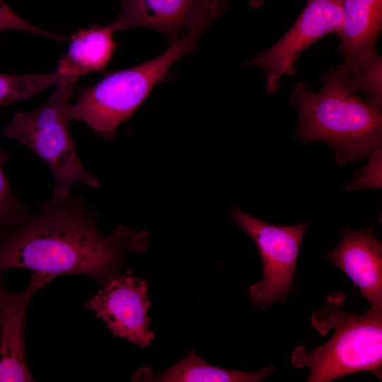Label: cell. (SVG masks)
<instances>
[{"label":"cell","instance_id":"e0dca14e","mask_svg":"<svg viewBox=\"0 0 382 382\" xmlns=\"http://www.w3.org/2000/svg\"><path fill=\"white\" fill-rule=\"evenodd\" d=\"M8 154L0 149V229L16 225L30 214L27 205L14 193L6 178L4 166Z\"/></svg>","mask_w":382,"mask_h":382},{"label":"cell","instance_id":"ac0fdd59","mask_svg":"<svg viewBox=\"0 0 382 382\" xmlns=\"http://www.w3.org/2000/svg\"><path fill=\"white\" fill-rule=\"evenodd\" d=\"M8 30L27 32L62 42L66 41L64 36L42 30L20 17L4 0H0V33Z\"/></svg>","mask_w":382,"mask_h":382},{"label":"cell","instance_id":"2e32d148","mask_svg":"<svg viewBox=\"0 0 382 382\" xmlns=\"http://www.w3.org/2000/svg\"><path fill=\"white\" fill-rule=\"evenodd\" d=\"M348 83L356 92L362 93L374 108H382V57L376 54L359 64L355 73L346 76Z\"/></svg>","mask_w":382,"mask_h":382},{"label":"cell","instance_id":"277c9868","mask_svg":"<svg viewBox=\"0 0 382 382\" xmlns=\"http://www.w3.org/2000/svg\"><path fill=\"white\" fill-rule=\"evenodd\" d=\"M206 27L205 22L195 21L158 57L110 73L94 85L81 88L76 101L69 105L70 120L81 121L96 134L112 139L117 127L133 116L153 88L173 77L171 66L185 54L198 50Z\"/></svg>","mask_w":382,"mask_h":382},{"label":"cell","instance_id":"3957f363","mask_svg":"<svg viewBox=\"0 0 382 382\" xmlns=\"http://www.w3.org/2000/svg\"><path fill=\"white\" fill-rule=\"evenodd\" d=\"M345 300L343 291L330 294L311 316L310 324L320 335L332 332L325 343L310 352L299 345L291 352L293 366L310 369L306 382H330L361 371L381 381L382 306L357 314L344 309Z\"/></svg>","mask_w":382,"mask_h":382},{"label":"cell","instance_id":"6da1fadb","mask_svg":"<svg viewBox=\"0 0 382 382\" xmlns=\"http://www.w3.org/2000/svg\"><path fill=\"white\" fill-rule=\"evenodd\" d=\"M39 212L0 229V273L26 269L57 277L86 274L101 287L120 274L129 251L144 253L148 233L125 226L104 236L98 213L71 192L38 203Z\"/></svg>","mask_w":382,"mask_h":382},{"label":"cell","instance_id":"8fae6325","mask_svg":"<svg viewBox=\"0 0 382 382\" xmlns=\"http://www.w3.org/2000/svg\"><path fill=\"white\" fill-rule=\"evenodd\" d=\"M327 260L352 280L370 306H382V244L372 227L345 226Z\"/></svg>","mask_w":382,"mask_h":382},{"label":"cell","instance_id":"d6986e66","mask_svg":"<svg viewBox=\"0 0 382 382\" xmlns=\"http://www.w3.org/2000/svg\"><path fill=\"white\" fill-rule=\"evenodd\" d=\"M369 157L366 165L356 170L354 180L349 185L348 190L381 187V147L373 149Z\"/></svg>","mask_w":382,"mask_h":382},{"label":"cell","instance_id":"5bb4252c","mask_svg":"<svg viewBox=\"0 0 382 382\" xmlns=\"http://www.w3.org/2000/svg\"><path fill=\"white\" fill-rule=\"evenodd\" d=\"M114 32L108 25L77 30L71 35L68 51L59 62L57 70L78 77L103 71L116 50Z\"/></svg>","mask_w":382,"mask_h":382},{"label":"cell","instance_id":"30bf717a","mask_svg":"<svg viewBox=\"0 0 382 382\" xmlns=\"http://www.w3.org/2000/svg\"><path fill=\"white\" fill-rule=\"evenodd\" d=\"M121 10L108 25L115 31L133 28L152 29L165 35L169 43L198 16L212 10L224 11L228 0H119Z\"/></svg>","mask_w":382,"mask_h":382},{"label":"cell","instance_id":"7a4b0ae2","mask_svg":"<svg viewBox=\"0 0 382 382\" xmlns=\"http://www.w3.org/2000/svg\"><path fill=\"white\" fill-rule=\"evenodd\" d=\"M320 79L323 83L317 92L303 82L291 91L289 102L299 115L294 138L325 142L340 163L369 157L381 146V110L362 99L337 66Z\"/></svg>","mask_w":382,"mask_h":382},{"label":"cell","instance_id":"ffe728a7","mask_svg":"<svg viewBox=\"0 0 382 382\" xmlns=\"http://www.w3.org/2000/svg\"><path fill=\"white\" fill-rule=\"evenodd\" d=\"M265 0H250L248 5L252 8H260Z\"/></svg>","mask_w":382,"mask_h":382},{"label":"cell","instance_id":"52a82bcc","mask_svg":"<svg viewBox=\"0 0 382 382\" xmlns=\"http://www.w3.org/2000/svg\"><path fill=\"white\" fill-rule=\"evenodd\" d=\"M344 0H307L290 29L272 47L245 63L265 74V91L275 93L281 79L295 75L296 62L310 45L328 34L338 35L343 21Z\"/></svg>","mask_w":382,"mask_h":382},{"label":"cell","instance_id":"4fadbf2b","mask_svg":"<svg viewBox=\"0 0 382 382\" xmlns=\"http://www.w3.org/2000/svg\"><path fill=\"white\" fill-rule=\"evenodd\" d=\"M275 369L267 366L246 372L224 369L210 364L193 349L164 371L155 374L149 367L138 369L132 381L151 382H259L265 380Z\"/></svg>","mask_w":382,"mask_h":382},{"label":"cell","instance_id":"9c48e42d","mask_svg":"<svg viewBox=\"0 0 382 382\" xmlns=\"http://www.w3.org/2000/svg\"><path fill=\"white\" fill-rule=\"evenodd\" d=\"M1 277L0 273V382L35 381L25 351V316L35 294L55 277L33 272L25 289L11 293L2 286Z\"/></svg>","mask_w":382,"mask_h":382},{"label":"cell","instance_id":"ba28073f","mask_svg":"<svg viewBox=\"0 0 382 382\" xmlns=\"http://www.w3.org/2000/svg\"><path fill=\"white\" fill-rule=\"evenodd\" d=\"M146 279L136 277L130 269L120 273L84 303L111 330L114 337L147 347L154 339L148 310L151 306Z\"/></svg>","mask_w":382,"mask_h":382},{"label":"cell","instance_id":"9a60e30c","mask_svg":"<svg viewBox=\"0 0 382 382\" xmlns=\"http://www.w3.org/2000/svg\"><path fill=\"white\" fill-rule=\"evenodd\" d=\"M78 78L74 74L57 70L35 74H0V107L30 98L63 80L76 81Z\"/></svg>","mask_w":382,"mask_h":382},{"label":"cell","instance_id":"8992f818","mask_svg":"<svg viewBox=\"0 0 382 382\" xmlns=\"http://www.w3.org/2000/svg\"><path fill=\"white\" fill-rule=\"evenodd\" d=\"M232 221L254 241L260 257L262 278L248 287L250 302L260 309L284 305L294 291V274L302 240L310 223L293 226L267 224L236 205Z\"/></svg>","mask_w":382,"mask_h":382},{"label":"cell","instance_id":"5b68a950","mask_svg":"<svg viewBox=\"0 0 382 382\" xmlns=\"http://www.w3.org/2000/svg\"><path fill=\"white\" fill-rule=\"evenodd\" d=\"M75 82L65 79L58 83L44 103L13 114L3 131L4 137L27 146L49 166L54 178L52 196L55 197L68 196L76 183L100 186L82 164L69 128V100Z\"/></svg>","mask_w":382,"mask_h":382},{"label":"cell","instance_id":"7c38bea8","mask_svg":"<svg viewBox=\"0 0 382 382\" xmlns=\"http://www.w3.org/2000/svg\"><path fill=\"white\" fill-rule=\"evenodd\" d=\"M382 30V0H344L338 50L344 62L337 65L346 76L357 71L362 61L377 54Z\"/></svg>","mask_w":382,"mask_h":382}]
</instances>
